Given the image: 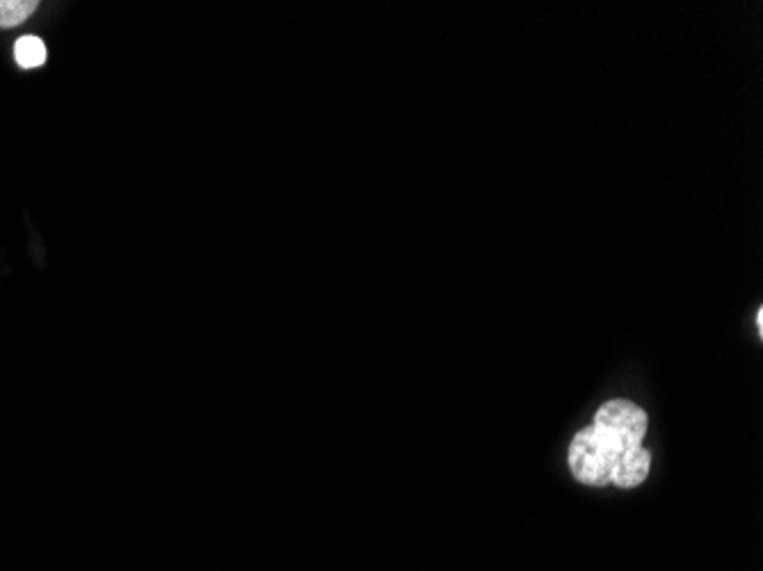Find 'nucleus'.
<instances>
[{
	"mask_svg": "<svg viewBox=\"0 0 763 571\" xmlns=\"http://www.w3.org/2000/svg\"><path fill=\"white\" fill-rule=\"evenodd\" d=\"M622 453L610 446L601 434L592 428L581 430L569 446V469L583 485L604 487L613 476V466Z\"/></svg>",
	"mask_w": 763,
	"mask_h": 571,
	"instance_id": "nucleus-1",
	"label": "nucleus"
},
{
	"mask_svg": "<svg viewBox=\"0 0 763 571\" xmlns=\"http://www.w3.org/2000/svg\"><path fill=\"white\" fill-rule=\"evenodd\" d=\"M594 430L620 453L642 446L647 432V414L629 400H610L594 418Z\"/></svg>",
	"mask_w": 763,
	"mask_h": 571,
	"instance_id": "nucleus-2",
	"label": "nucleus"
},
{
	"mask_svg": "<svg viewBox=\"0 0 763 571\" xmlns=\"http://www.w3.org/2000/svg\"><path fill=\"white\" fill-rule=\"evenodd\" d=\"M649 464H652V455L642 446L624 450L613 466L610 482H615V485L622 489L638 487L640 482H645V478L649 476Z\"/></svg>",
	"mask_w": 763,
	"mask_h": 571,
	"instance_id": "nucleus-3",
	"label": "nucleus"
},
{
	"mask_svg": "<svg viewBox=\"0 0 763 571\" xmlns=\"http://www.w3.org/2000/svg\"><path fill=\"white\" fill-rule=\"evenodd\" d=\"M14 58H16V62H19V67H23V69L42 67V64L46 62V46L39 37L26 35V37H21L19 42H16Z\"/></svg>",
	"mask_w": 763,
	"mask_h": 571,
	"instance_id": "nucleus-4",
	"label": "nucleus"
},
{
	"mask_svg": "<svg viewBox=\"0 0 763 571\" xmlns=\"http://www.w3.org/2000/svg\"><path fill=\"white\" fill-rule=\"evenodd\" d=\"M35 10V0H0V28L21 26Z\"/></svg>",
	"mask_w": 763,
	"mask_h": 571,
	"instance_id": "nucleus-5",
	"label": "nucleus"
}]
</instances>
